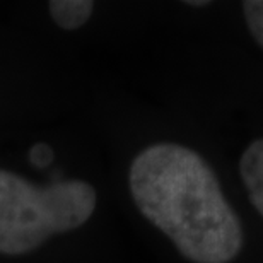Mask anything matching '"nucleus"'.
<instances>
[{"mask_svg": "<svg viewBox=\"0 0 263 263\" xmlns=\"http://www.w3.org/2000/svg\"><path fill=\"white\" fill-rule=\"evenodd\" d=\"M132 198L144 217L193 263H231L245 233L202 156L181 144L145 147L130 164Z\"/></svg>", "mask_w": 263, "mask_h": 263, "instance_id": "nucleus-1", "label": "nucleus"}, {"mask_svg": "<svg viewBox=\"0 0 263 263\" xmlns=\"http://www.w3.org/2000/svg\"><path fill=\"white\" fill-rule=\"evenodd\" d=\"M241 5L251 36L263 48V0H245Z\"/></svg>", "mask_w": 263, "mask_h": 263, "instance_id": "nucleus-5", "label": "nucleus"}, {"mask_svg": "<svg viewBox=\"0 0 263 263\" xmlns=\"http://www.w3.org/2000/svg\"><path fill=\"white\" fill-rule=\"evenodd\" d=\"M98 195L82 180L38 186L0 170V253L24 255L50 236L73 231L94 214Z\"/></svg>", "mask_w": 263, "mask_h": 263, "instance_id": "nucleus-2", "label": "nucleus"}, {"mask_svg": "<svg viewBox=\"0 0 263 263\" xmlns=\"http://www.w3.org/2000/svg\"><path fill=\"white\" fill-rule=\"evenodd\" d=\"M53 157H55V152L46 142H38V144H34L28 152L29 162L34 167H40V170L48 167L51 162H53Z\"/></svg>", "mask_w": 263, "mask_h": 263, "instance_id": "nucleus-6", "label": "nucleus"}, {"mask_svg": "<svg viewBox=\"0 0 263 263\" xmlns=\"http://www.w3.org/2000/svg\"><path fill=\"white\" fill-rule=\"evenodd\" d=\"M239 175L251 205L263 217V139H256L241 154Z\"/></svg>", "mask_w": 263, "mask_h": 263, "instance_id": "nucleus-3", "label": "nucleus"}, {"mask_svg": "<svg viewBox=\"0 0 263 263\" xmlns=\"http://www.w3.org/2000/svg\"><path fill=\"white\" fill-rule=\"evenodd\" d=\"M53 23L62 29L73 31L82 28L92 15L94 2L91 0H53L48 4Z\"/></svg>", "mask_w": 263, "mask_h": 263, "instance_id": "nucleus-4", "label": "nucleus"}, {"mask_svg": "<svg viewBox=\"0 0 263 263\" xmlns=\"http://www.w3.org/2000/svg\"><path fill=\"white\" fill-rule=\"evenodd\" d=\"M186 5H192V7H205V5H209L210 2H207V0H188V2H185Z\"/></svg>", "mask_w": 263, "mask_h": 263, "instance_id": "nucleus-7", "label": "nucleus"}]
</instances>
